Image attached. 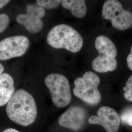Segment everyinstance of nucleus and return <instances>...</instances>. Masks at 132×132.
I'll list each match as a JSON object with an SVG mask.
<instances>
[{"label": "nucleus", "mask_w": 132, "mask_h": 132, "mask_svg": "<svg viewBox=\"0 0 132 132\" xmlns=\"http://www.w3.org/2000/svg\"><path fill=\"white\" fill-rule=\"evenodd\" d=\"M87 117L85 109L78 106L70 107L58 118V123L63 127L78 131L83 127Z\"/></svg>", "instance_id": "1a4fd4ad"}, {"label": "nucleus", "mask_w": 132, "mask_h": 132, "mask_svg": "<svg viewBox=\"0 0 132 132\" xmlns=\"http://www.w3.org/2000/svg\"><path fill=\"white\" fill-rule=\"evenodd\" d=\"M92 66L94 71L99 73H105L114 71L118 66L116 58L99 54L92 62Z\"/></svg>", "instance_id": "9b49d317"}, {"label": "nucleus", "mask_w": 132, "mask_h": 132, "mask_svg": "<svg viewBox=\"0 0 132 132\" xmlns=\"http://www.w3.org/2000/svg\"><path fill=\"white\" fill-rule=\"evenodd\" d=\"M88 122L90 124L100 125L107 132H118L120 127V119L113 109L103 106L98 109L97 116L89 118Z\"/></svg>", "instance_id": "6e6552de"}, {"label": "nucleus", "mask_w": 132, "mask_h": 132, "mask_svg": "<svg viewBox=\"0 0 132 132\" xmlns=\"http://www.w3.org/2000/svg\"><path fill=\"white\" fill-rule=\"evenodd\" d=\"M95 47L99 54L116 58L118 52L116 46L110 38L100 35L96 38L95 41Z\"/></svg>", "instance_id": "f8f14e48"}, {"label": "nucleus", "mask_w": 132, "mask_h": 132, "mask_svg": "<svg viewBox=\"0 0 132 132\" xmlns=\"http://www.w3.org/2000/svg\"><path fill=\"white\" fill-rule=\"evenodd\" d=\"M45 83L51 93L52 102L56 107H65L71 103L70 83L66 76L59 73H51L46 76Z\"/></svg>", "instance_id": "20e7f679"}, {"label": "nucleus", "mask_w": 132, "mask_h": 132, "mask_svg": "<svg viewBox=\"0 0 132 132\" xmlns=\"http://www.w3.org/2000/svg\"><path fill=\"white\" fill-rule=\"evenodd\" d=\"M3 132H20L19 131L13 129V128H8L6 129V130H5V131H4Z\"/></svg>", "instance_id": "aec40b11"}, {"label": "nucleus", "mask_w": 132, "mask_h": 132, "mask_svg": "<svg viewBox=\"0 0 132 132\" xmlns=\"http://www.w3.org/2000/svg\"><path fill=\"white\" fill-rule=\"evenodd\" d=\"M9 0H0V9L10 2Z\"/></svg>", "instance_id": "6ab92c4d"}, {"label": "nucleus", "mask_w": 132, "mask_h": 132, "mask_svg": "<svg viewBox=\"0 0 132 132\" xmlns=\"http://www.w3.org/2000/svg\"><path fill=\"white\" fill-rule=\"evenodd\" d=\"M37 5L43 9H52L58 7L61 3L60 0H37L36 1Z\"/></svg>", "instance_id": "4468645a"}, {"label": "nucleus", "mask_w": 132, "mask_h": 132, "mask_svg": "<svg viewBox=\"0 0 132 132\" xmlns=\"http://www.w3.org/2000/svg\"><path fill=\"white\" fill-rule=\"evenodd\" d=\"M62 6L71 10V14L78 18H83L87 13V9L86 2L84 0H62Z\"/></svg>", "instance_id": "ddd939ff"}, {"label": "nucleus", "mask_w": 132, "mask_h": 132, "mask_svg": "<svg viewBox=\"0 0 132 132\" xmlns=\"http://www.w3.org/2000/svg\"><path fill=\"white\" fill-rule=\"evenodd\" d=\"M14 80L7 73L0 76V107L4 106L9 101L14 93Z\"/></svg>", "instance_id": "9d476101"}, {"label": "nucleus", "mask_w": 132, "mask_h": 132, "mask_svg": "<svg viewBox=\"0 0 132 132\" xmlns=\"http://www.w3.org/2000/svg\"><path fill=\"white\" fill-rule=\"evenodd\" d=\"M49 45L55 48H64L72 53L80 51L83 40L80 33L70 26L58 24L50 31L47 36Z\"/></svg>", "instance_id": "f03ea898"}, {"label": "nucleus", "mask_w": 132, "mask_h": 132, "mask_svg": "<svg viewBox=\"0 0 132 132\" xmlns=\"http://www.w3.org/2000/svg\"><path fill=\"white\" fill-rule=\"evenodd\" d=\"M4 71V67L3 65L2 64L0 63V76L3 73Z\"/></svg>", "instance_id": "412c9836"}, {"label": "nucleus", "mask_w": 132, "mask_h": 132, "mask_svg": "<svg viewBox=\"0 0 132 132\" xmlns=\"http://www.w3.org/2000/svg\"><path fill=\"white\" fill-rule=\"evenodd\" d=\"M123 90L125 91L124 97L128 101H132V75L128 78L126 83V87Z\"/></svg>", "instance_id": "dca6fc26"}, {"label": "nucleus", "mask_w": 132, "mask_h": 132, "mask_svg": "<svg viewBox=\"0 0 132 132\" xmlns=\"http://www.w3.org/2000/svg\"><path fill=\"white\" fill-rule=\"evenodd\" d=\"M29 45V39L23 35L5 38L0 41V60H6L23 55Z\"/></svg>", "instance_id": "423d86ee"}, {"label": "nucleus", "mask_w": 132, "mask_h": 132, "mask_svg": "<svg viewBox=\"0 0 132 132\" xmlns=\"http://www.w3.org/2000/svg\"><path fill=\"white\" fill-rule=\"evenodd\" d=\"M10 24L9 17L5 13L0 14V33L4 32Z\"/></svg>", "instance_id": "f3484780"}, {"label": "nucleus", "mask_w": 132, "mask_h": 132, "mask_svg": "<svg viewBox=\"0 0 132 132\" xmlns=\"http://www.w3.org/2000/svg\"><path fill=\"white\" fill-rule=\"evenodd\" d=\"M127 63L128 68L132 71V46L131 49V52L127 58Z\"/></svg>", "instance_id": "a211bd4d"}, {"label": "nucleus", "mask_w": 132, "mask_h": 132, "mask_svg": "<svg viewBox=\"0 0 132 132\" xmlns=\"http://www.w3.org/2000/svg\"><path fill=\"white\" fill-rule=\"evenodd\" d=\"M102 17L111 21L113 28L124 30L132 26V13L124 10L120 2L108 0L104 3Z\"/></svg>", "instance_id": "39448f33"}, {"label": "nucleus", "mask_w": 132, "mask_h": 132, "mask_svg": "<svg viewBox=\"0 0 132 132\" xmlns=\"http://www.w3.org/2000/svg\"><path fill=\"white\" fill-rule=\"evenodd\" d=\"M120 119L123 123L132 126V107L124 109L121 114Z\"/></svg>", "instance_id": "2eb2a0df"}, {"label": "nucleus", "mask_w": 132, "mask_h": 132, "mask_svg": "<svg viewBox=\"0 0 132 132\" xmlns=\"http://www.w3.org/2000/svg\"><path fill=\"white\" fill-rule=\"evenodd\" d=\"M27 13L18 14L16 17L17 22L23 26L31 33L40 32L44 27L42 18L45 15L44 9L38 5H27Z\"/></svg>", "instance_id": "0eeeda50"}, {"label": "nucleus", "mask_w": 132, "mask_h": 132, "mask_svg": "<svg viewBox=\"0 0 132 132\" xmlns=\"http://www.w3.org/2000/svg\"><path fill=\"white\" fill-rule=\"evenodd\" d=\"M100 82L98 76L92 71H87L82 77H78L75 81L73 94L87 104L97 105L101 99V95L98 89Z\"/></svg>", "instance_id": "7ed1b4c3"}, {"label": "nucleus", "mask_w": 132, "mask_h": 132, "mask_svg": "<svg viewBox=\"0 0 132 132\" xmlns=\"http://www.w3.org/2000/svg\"><path fill=\"white\" fill-rule=\"evenodd\" d=\"M6 112L12 121L28 126L35 121L37 108L32 95L26 90L19 89L14 93L7 103Z\"/></svg>", "instance_id": "f257e3e1"}]
</instances>
